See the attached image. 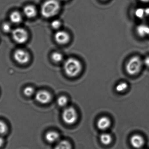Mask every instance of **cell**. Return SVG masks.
Instances as JSON below:
<instances>
[{"instance_id":"cell-1","label":"cell","mask_w":149,"mask_h":149,"mask_svg":"<svg viewBox=\"0 0 149 149\" xmlns=\"http://www.w3.org/2000/svg\"><path fill=\"white\" fill-rule=\"evenodd\" d=\"M59 0H46L42 4L40 12L43 17L51 18L58 15L61 9Z\"/></svg>"},{"instance_id":"cell-2","label":"cell","mask_w":149,"mask_h":149,"mask_svg":"<svg viewBox=\"0 0 149 149\" xmlns=\"http://www.w3.org/2000/svg\"><path fill=\"white\" fill-rule=\"evenodd\" d=\"M63 68L65 74L69 77H74L81 72L82 65L78 59L74 58H70L65 62Z\"/></svg>"},{"instance_id":"cell-3","label":"cell","mask_w":149,"mask_h":149,"mask_svg":"<svg viewBox=\"0 0 149 149\" xmlns=\"http://www.w3.org/2000/svg\"><path fill=\"white\" fill-rule=\"evenodd\" d=\"M143 62L138 56L131 58L126 65V70L128 74L135 75L139 73L142 67Z\"/></svg>"},{"instance_id":"cell-4","label":"cell","mask_w":149,"mask_h":149,"mask_svg":"<svg viewBox=\"0 0 149 149\" xmlns=\"http://www.w3.org/2000/svg\"><path fill=\"white\" fill-rule=\"evenodd\" d=\"M62 119L66 124H74L78 120V114L76 110L72 107L66 108L63 111Z\"/></svg>"},{"instance_id":"cell-5","label":"cell","mask_w":149,"mask_h":149,"mask_svg":"<svg viewBox=\"0 0 149 149\" xmlns=\"http://www.w3.org/2000/svg\"><path fill=\"white\" fill-rule=\"evenodd\" d=\"M12 37L16 43L22 44L27 42L29 38V34L25 29L17 28L12 30Z\"/></svg>"},{"instance_id":"cell-6","label":"cell","mask_w":149,"mask_h":149,"mask_svg":"<svg viewBox=\"0 0 149 149\" xmlns=\"http://www.w3.org/2000/svg\"><path fill=\"white\" fill-rule=\"evenodd\" d=\"M13 58L19 64L24 65L30 61V56L29 52L22 49H17L14 52Z\"/></svg>"},{"instance_id":"cell-7","label":"cell","mask_w":149,"mask_h":149,"mask_svg":"<svg viewBox=\"0 0 149 149\" xmlns=\"http://www.w3.org/2000/svg\"><path fill=\"white\" fill-rule=\"evenodd\" d=\"M35 99L38 102L41 104H47L51 100V95L48 91L40 90L36 93Z\"/></svg>"},{"instance_id":"cell-8","label":"cell","mask_w":149,"mask_h":149,"mask_svg":"<svg viewBox=\"0 0 149 149\" xmlns=\"http://www.w3.org/2000/svg\"><path fill=\"white\" fill-rule=\"evenodd\" d=\"M55 40L60 44H65L68 43L70 39L69 34L64 31H58L55 33Z\"/></svg>"},{"instance_id":"cell-9","label":"cell","mask_w":149,"mask_h":149,"mask_svg":"<svg viewBox=\"0 0 149 149\" xmlns=\"http://www.w3.org/2000/svg\"><path fill=\"white\" fill-rule=\"evenodd\" d=\"M130 142L133 148L140 149L144 145V140L140 135L135 134L132 136L130 138Z\"/></svg>"},{"instance_id":"cell-10","label":"cell","mask_w":149,"mask_h":149,"mask_svg":"<svg viewBox=\"0 0 149 149\" xmlns=\"http://www.w3.org/2000/svg\"><path fill=\"white\" fill-rule=\"evenodd\" d=\"M111 122L110 119L107 116H102L97 120V127L100 130H105L109 128L111 126Z\"/></svg>"},{"instance_id":"cell-11","label":"cell","mask_w":149,"mask_h":149,"mask_svg":"<svg viewBox=\"0 0 149 149\" xmlns=\"http://www.w3.org/2000/svg\"><path fill=\"white\" fill-rule=\"evenodd\" d=\"M23 12L25 17L29 18H32L37 15L38 11L34 5H28L24 8Z\"/></svg>"},{"instance_id":"cell-12","label":"cell","mask_w":149,"mask_h":149,"mask_svg":"<svg viewBox=\"0 0 149 149\" xmlns=\"http://www.w3.org/2000/svg\"><path fill=\"white\" fill-rule=\"evenodd\" d=\"M60 135L56 131H48L45 135V140L49 143H57L60 141Z\"/></svg>"},{"instance_id":"cell-13","label":"cell","mask_w":149,"mask_h":149,"mask_svg":"<svg viewBox=\"0 0 149 149\" xmlns=\"http://www.w3.org/2000/svg\"><path fill=\"white\" fill-rule=\"evenodd\" d=\"M136 31L138 36L141 37H146L149 36V26L147 24H140L136 28Z\"/></svg>"},{"instance_id":"cell-14","label":"cell","mask_w":149,"mask_h":149,"mask_svg":"<svg viewBox=\"0 0 149 149\" xmlns=\"http://www.w3.org/2000/svg\"><path fill=\"white\" fill-rule=\"evenodd\" d=\"M10 19L12 23L18 24L22 22V16L18 11H14L10 15Z\"/></svg>"},{"instance_id":"cell-15","label":"cell","mask_w":149,"mask_h":149,"mask_svg":"<svg viewBox=\"0 0 149 149\" xmlns=\"http://www.w3.org/2000/svg\"><path fill=\"white\" fill-rule=\"evenodd\" d=\"M100 141L102 144L104 145H109L113 141V137L110 134L104 133L100 136Z\"/></svg>"},{"instance_id":"cell-16","label":"cell","mask_w":149,"mask_h":149,"mask_svg":"<svg viewBox=\"0 0 149 149\" xmlns=\"http://www.w3.org/2000/svg\"><path fill=\"white\" fill-rule=\"evenodd\" d=\"M54 149H72V146L69 141L62 140L57 143Z\"/></svg>"},{"instance_id":"cell-17","label":"cell","mask_w":149,"mask_h":149,"mask_svg":"<svg viewBox=\"0 0 149 149\" xmlns=\"http://www.w3.org/2000/svg\"><path fill=\"white\" fill-rule=\"evenodd\" d=\"M128 88V84L125 82H121L119 83L116 87V90L117 92H124L126 91Z\"/></svg>"},{"instance_id":"cell-18","label":"cell","mask_w":149,"mask_h":149,"mask_svg":"<svg viewBox=\"0 0 149 149\" xmlns=\"http://www.w3.org/2000/svg\"><path fill=\"white\" fill-rule=\"evenodd\" d=\"M51 58L53 61L56 63H60L63 60V57L60 52H54L52 54Z\"/></svg>"},{"instance_id":"cell-19","label":"cell","mask_w":149,"mask_h":149,"mask_svg":"<svg viewBox=\"0 0 149 149\" xmlns=\"http://www.w3.org/2000/svg\"><path fill=\"white\" fill-rule=\"evenodd\" d=\"M24 94L27 97L32 96L35 93V89L32 87L27 86L23 89Z\"/></svg>"},{"instance_id":"cell-20","label":"cell","mask_w":149,"mask_h":149,"mask_svg":"<svg viewBox=\"0 0 149 149\" xmlns=\"http://www.w3.org/2000/svg\"><path fill=\"white\" fill-rule=\"evenodd\" d=\"M57 103L58 106L61 107H65L68 103V99L65 96H61L58 99Z\"/></svg>"},{"instance_id":"cell-21","label":"cell","mask_w":149,"mask_h":149,"mask_svg":"<svg viewBox=\"0 0 149 149\" xmlns=\"http://www.w3.org/2000/svg\"><path fill=\"white\" fill-rule=\"evenodd\" d=\"M2 29L5 33L12 32V27L10 24L8 22H4L2 25Z\"/></svg>"},{"instance_id":"cell-22","label":"cell","mask_w":149,"mask_h":149,"mask_svg":"<svg viewBox=\"0 0 149 149\" xmlns=\"http://www.w3.org/2000/svg\"><path fill=\"white\" fill-rule=\"evenodd\" d=\"M51 27L55 29H58L62 25V22L58 19H54L51 23Z\"/></svg>"},{"instance_id":"cell-23","label":"cell","mask_w":149,"mask_h":149,"mask_svg":"<svg viewBox=\"0 0 149 149\" xmlns=\"http://www.w3.org/2000/svg\"><path fill=\"white\" fill-rule=\"evenodd\" d=\"M135 15L139 18H143L146 15L145 10L143 8H138L136 10Z\"/></svg>"},{"instance_id":"cell-24","label":"cell","mask_w":149,"mask_h":149,"mask_svg":"<svg viewBox=\"0 0 149 149\" xmlns=\"http://www.w3.org/2000/svg\"><path fill=\"white\" fill-rule=\"evenodd\" d=\"M8 127L2 121L0 120V134H3L7 132Z\"/></svg>"},{"instance_id":"cell-25","label":"cell","mask_w":149,"mask_h":149,"mask_svg":"<svg viewBox=\"0 0 149 149\" xmlns=\"http://www.w3.org/2000/svg\"><path fill=\"white\" fill-rule=\"evenodd\" d=\"M143 63L146 66L149 68V56L147 57L144 59V61H143Z\"/></svg>"},{"instance_id":"cell-26","label":"cell","mask_w":149,"mask_h":149,"mask_svg":"<svg viewBox=\"0 0 149 149\" xmlns=\"http://www.w3.org/2000/svg\"><path fill=\"white\" fill-rule=\"evenodd\" d=\"M3 143V140L1 137H0V148L2 147Z\"/></svg>"},{"instance_id":"cell-27","label":"cell","mask_w":149,"mask_h":149,"mask_svg":"<svg viewBox=\"0 0 149 149\" xmlns=\"http://www.w3.org/2000/svg\"><path fill=\"white\" fill-rule=\"evenodd\" d=\"M145 10V13H146V15H149V8L146 9Z\"/></svg>"},{"instance_id":"cell-28","label":"cell","mask_w":149,"mask_h":149,"mask_svg":"<svg viewBox=\"0 0 149 149\" xmlns=\"http://www.w3.org/2000/svg\"><path fill=\"white\" fill-rule=\"evenodd\" d=\"M140 1L144 3H148L149 2V0H140Z\"/></svg>"},{"instance_id":"cell-29","label":"cell","mask_w":149,"mask_h":149,"mask_svg":"<svg viewBox=\"0 0 149 149\" xmlns=\"http://www.w3.org/2000/svg\"><path fill=\"white\" fill-rule=\"evenodd\" d=\"M60 1H69V0H59Z\"/></svg>"},{"instance_id":"cell-30","label":"cell","mask_w":149,"mask_h":149,"mask_svg":"<svg viewBox=\"0 0 149 149\" xmlns=\"http://www.w3.org/2000/svg\"><path fill=\"white\" fill-rule=\"evenodd\" d=\"M101 1H108V0H101Z\"/></svg>"}]
</instances>
